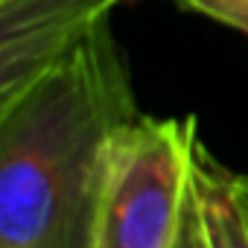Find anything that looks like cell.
<instances>
[{
	"label": "cell",
	"mask_w": 248,
	"mask_h": 248,
	"mask_svg": "<svg viewBox=\"0 0 248 248\" xmlns=\"http://www.w3.org/2000/svg\"><path fill=\"white\" fill-rule=\"evenodd\" d=\"M242 181H245V187H248V172H245V175H242Z\"/></svg>",
	"instance_id": "7"
},
{
	"label": "cell",
	"mask_w": 248,
	"mask_h": 248,
	"mask_svg": "<svg viewBox=\"0 0 248 248\" xmlns=\"http://www.w3.org/2000/svg\"><path fill=\"white\" fill-rule=\"evenodd\" d=\"M178 248H207L199 216H196V207H193V196H190V210H187V222H184V233H181Z\"/></svg>",
	"instance_id": "6"
},
{
	"label": "cell",
	"mask_w": 248,
	"mask_h": 248,
	"mask_svg": "<svg viewBox=\"0 0 248 248\" xmlns=\"http://www.w3.org/2000/svg\"><path fill=\"white\" fill-rule=\"evenodd\" d=\"M190 196L207 248H248V187L204 143L196 140Z\"/></svg>",
	"instance_id": "4"
},
{
	"label": "cell",
	"mask_w": 248,
	"mask_h": 248,
	"mask_svg": "<svg viewBox=\"0 0 248 248\" xmlns=\"http://www.w3.org/2000/svg\"><path fill=\"white\" fill-rule=\"evenodd\" d=\"M138 114L111 18L0 105V248H93L108 149Z\"/></svg>",
	"instance_id": "1"
},
{
	"label": "cell",
	"mask_w": 248,
	"mask_h": 248,
	"mask_svg": "<svg viewBox=\"0 0 248 248\" xmlns=\"http://www.w3.org/2000/svg\"><path fill=\"white\" fill-rule=\"evenodd\" d=\"M178 3L248 35V0H178Z\"/></svg>",
	"instance_id": "5"
},
{
	"label": "cell",
	"mask_w": 248,
	"mask_h": 248,
	"mask_svg": "<svg viewBox=\"0 0 248 248\" xmlns=\"http://www.w3.org/2000/svg\"><path fill=\"white\" fill-rule=\"evenodd\" d=\"M199 123L138 114L108 149L93 248H178L190 210Z\"/></svg>",
	"instance_id": "2"
},
{
	"label": "cell",
	"mask_w": 248,
	"mask_h": 248,
	"mask_svg": "<svg viewBox=\"0 0 248 248\" xmlns=\"http://www.w3.org/2000/svg\"><path fill=\"white\" fill-rule=\"evenodd\" d=\"M123 0H0V105L56 67Z\"/></svg>",
	"instance_id": "3"
}]
</instances>
